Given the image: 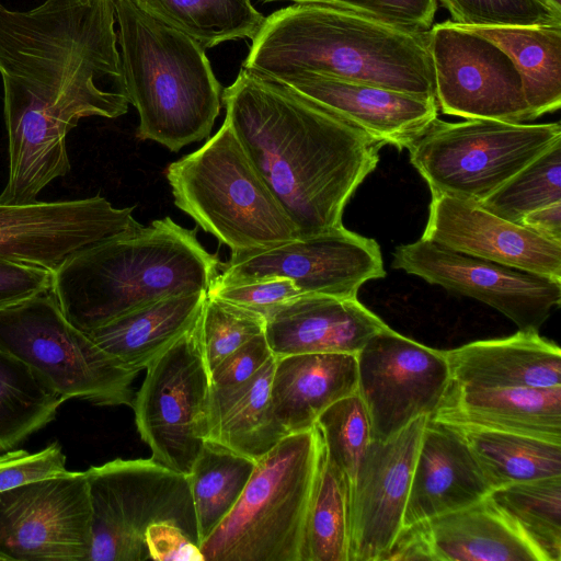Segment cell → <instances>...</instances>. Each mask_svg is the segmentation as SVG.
I'll use <instances>...</instances> for the list:
<instances>
[{
  "mask_svg": "<svg viewBox=\"0 0 561 561\" xmlns=\"http://www.w3.org/2000/svg\"><path fill=\"white\" fill-rule=\"evenodd\" d=\"M264 329L265 318L261 313L207 294L198 331L209 374L233 351L264 333Z\"/></svg>",
  "mask_w": 561,
  "mask_h": 561,
  "instance_id": "74e56055",
  "label": "cell"
},
{
  "mask_svg": "<svg viewBox=\"0 0 561 561\" xmlns=\"http://www.w3.org/2000/svg\"><path fill=\"white\" fill-rule=\"evenodd\" d=\"M325 458L344 472L351 483L371 442V423L358 391L328 407L317 419Z\"/></svg>",
  "mask_w": 561,
  "mask_h": 561,
  "instance_id": "8d00e7d4",
  "label": "cell"
},
{
  "mask_svg": "<svg viewBox=\"0 0 561 561\" xmlns=\"http://www.w3.org/2000/svg\"><path fill=\"white\" fill-rule=\"evenodd\" d=\"M520 225L543 238L561 243V203L548 205L527 214Z\"/></svg>",
  "mask_w": 561,
  "mask_h": 561,
  "instance_id": "7dc6e473",
  "label": "cell"
},
{
  "mask_svg": "<svg viewBox=\"0 0 561 561\" xmlns=\"http://www.w3.org/2000/svg\"><path fill=\"white\" fill-rule=\"evenodd\" d=\"M325 449L313 427L286 435L255 461L238 502L201 543L204 561H305L310 503Z\"/></svg>",
  "mask_w": 561,
  "mask_h": 561,
  "instance_id": "8992f818",
  "label": "cell"
},
{
  "mask_svg": "<svg viewBox=\"0 0 561 561\" xmlns=\"http://www.w3.org/2000/svg\"><path fill=\"white\" fill-rule=\"evenodd\" d=\"M134 208H116L102 196L0 204V260L55 273L73 254L141 228Z\"/></svg>",
  "mask_w": 561,
  "mask_h": 561,
  "instance_id": "e0dca14e",
  "label": "cell"
},
{
  "mask_svg": "<svg viewBox=\"0 0 561 561\" xmlns=\"http://www.w3.org/2000/svg\"><path fill=\"white\" fill-rule=\"evenodd\" d=\"M450 427L467 443L493 490L561 476L559 443L480 427Z\"/></svg>",
  "mask_w": 561,
  "mask_h": 561,
  "instance_id": "f546056e",
  "label": "cell"
},
{
  "mask_svg": "<svg viewBox=\"0 0 561 561\" xmlns=\"http://www.w3.org/2000/svg\"><path fill=\"white\" fill-rule=\"evenodd\" d=\"M114 1L125 92L139 114L136 137L173 152L207 138L224 90L206 48L131 0Z\"/></svg>",
  "mask_w": 561,
  "mask_h": 561,
  "instance_id": "5b68a950",
  "label": "cell"
},
{
  "mask_svg": "<svg viewBox=\"0 0 561 561\" xmlns=\"http://www.w3.org/2000/svg\"><path fill=\"white\" fill-rule=\"evenodd\" d=\"M139 9L191 36L205 48L253 38L264 16L251 0H131Z\"/></svg>",
  "mask_w": 561,
  "mask_h": 561,
  "instance_id": "4dcf8cb0",
  "label": "cell"
},
{
  "mask_svg": "<svg viewBox=\"0 0 561 561\" xmlns=\"http://www.w3.org/2000/svg\"><path fill=\"white\" fill-rule=\"evenodd\" d=\"M145 542L149 560L199 561L201 549L181 527L172 523H156L146 530Z\"/></svg>",
  "mask_w": 561,
  "mask_h": 561,
  "instance_id": "f6af8a7d",
  "label": "cell"
},
{
  "mask_svg": "<svg viewBox=\"0 0 561 561\" xmlns=\"http://www.w3.org/2000/svg\"><path fill=\"white\" fill-rule=\"evenodd\" d=\"M329 5L415 32H426L433 23L437 0H262Z\"/></svg>",
  "mask_w": 561,
  "mask_h": 561,
  "instance_id": "ab89813d",
  "label": "cell"
},
{
  "mask_svg": "<svg viewBox=\"0 0 561 561\" xmlns=\"http://www.w3.org/2000/svg\"><path fill=\"white\" fill-rule=\"evenodd\" d=\"M65 401L28 365L0 348V451L46 426Z\"/></svg>",
  "mask_w": 561,
  "mask_h": 561,
  "instance_id": "1f68e13d",
  "label": "cell"
},
{
  "mask_svg": "<svg viewBox=\"0 0 561 561\" xmlns=\"http://www.w3.org/2000/svg\"><path fill=\"white\" fill-rule=\"evenodd\" d=\"M146 370L131 404L137 431L153 460L187 476L209 432L211 383L198 320Z\"/></svg>",
  "mask_w": 561,
  "mask_h": 561,
  "instance_id": "8fae6325",
  "label": "cell"
},
{
  "mask_svg": "<svg viewBox=\"0 0 561 561\" xmlns=\"http://www.w3.org/2000/svg\"><path fill=\"white\" fill-rule=\"evenodd\" d=\"M430 416L371 439L351 483L348 561H380L403 527L416 454Z\"/></svg>",
  "mask_w": 561,
  "mask_h": 561,
  "instance_id": "ac0fdd59",
  "label": "cell"
},
{
  "mask_svg": "<svg viewBox=\"0 0 561 561\" xmlns=\"http://www.w3.org/2000/svg\"><path fill=\"white\" fill-rule=\"evenodd\" d=\"M351 481L324 458L310 503L305 561H348Z\"/></svg>",
  "mask_w": 561,
  "mask_h": 561,
  "instance_id": "e575fe53",
  "label": "cell"
},
{
  "mask_svg": "<svg viewBox=\"0 0 561 561\" xmlns=\"http://www.w3.org/2000/svg\"><path fill=\"white\" fill-rule=\"evenodd\" d=\"M385 276L377 241L350 231L342 225L312 237L230 256L211 284L285 277L301 294L356 298L364 283Z\"/></svg>",
  "mask_w": 561,
  "mask_h": 561,
  "instance_id": "5bb4252c",
  "label": "cell"
},
{
  "mask_svg": "<svg viewBox=\"0 0 561 561\" xmlns=\"http://www.w3.org/2000/svg\"><path fill=\"white\" fill-rule=\"evenodd\" d=\"M272 356L265 334L254 336L210 371L211 387H228L250 379Z\"/></svg>",
  "mask_w": 561,
  "mask_h": 561,
  "instance_id": "ee69618b",
  "label": "cell"
},
{
  "mask_svg": "<svg viewBox=\"0 0 561 561\" xmlns=\"http://www.w3.org/2000/svg\"><path fill=\"white\" fill-rule=\"evenodd\" d=\"M54 273L47 268L0 260V310L53 289Z\"/></svg>",
  "mask_w": 561,
  "mask_h": 561,
  "instance_id": "7bdbcfd3",
  "label": "cell"
},
{
  "mask_svg": "<svg viewBox=\"0 0 561 561\" xmlns=\"http://www.w3.org/2000/svg\"><path fill=\"white\" fill-rule=\"evenodd\" d=\"M561 203V140L524 167L480 205L491 214L520 225L529 213Z\"/></svg>",
  "mask_w": 561,
  "mask_h": 561,
  "instance_id": "d590c367",
  "label": "cell"
},
{
  "mask_svg": "<svg viewBox=\"0 0 561 561\" xmlns=\"http://www.w3.org/2000/svg\"><path fill=\"white\" fill-rule=\"evenodd\" d=\"M226 121L299 238L342 226L385 142L287 85L242 68L222 91Z\"/></svg>",
  "mask_w": 561,
  "mask_h": 561,
  "instance_id": "6da1fadb",
  "label": "cell"
},
{
  "mask_svg": "<svg viewBox=\"0 0 561 561\" xmlns=\"http://www.w3.org/2000/svg\"><path fill=\"white\" fill-rule=\"evenodd\" d=\"M219 266L195 229L164 217L73 254L54 273L51 290L87 333L161 298L208 291Z\"/></svg>",
  "mask_w": 561,
  "mask_h": 561,
  "instance_id": "277c9868",
  "label": "cell"
},
{
  "mask_svg": "<svg viewBox=\"0 0 561 561\" xmlns=\"http://www.w3.org/2000/svg\"><path fill=\"white\" fill-rule=\"evenodd\" d=\"M435 561L425 522L403 526L380 561Z\"/></svg>",
  "mask_w": 561,
  "mask_h": 561,
  "instance_id": "bcb514c9",
  "label": "cell"
},
{
  "mask_svg": "<svg viewBox=\"0 0 561 561\" xmlns=\"http://www.w3.org/2000/svg\"><path fill=\"white\" fill-rule=\"evenodd\" d=\"M274 364L272 356L250 379L233 386L211 387L206 440L255 462L288 435L272 408Z\"/></svg>",
  "mask_w": 561,
  "mask_h": 561,
  "instance_id": "83f0119b",
  "label": "cell"
},
{
  "mask_svg": "<svg viewBox=\"0 0 561 561\" xmlns=\"http://www.w3.org/2000/svg\"><path fill=\"white\" fill-rule=\"evenodd\" d=\"M275 81L399 150L407 149L437 118L435 98L310 73Z\"/></svg>",
  "mask_w": 561,
  "mask_h": 561,
  "instance_id": "ffe728a7",
  "label": "cell"
},
{
  "mask_svg": "<svg viewBox=\"0 0 561 561\" xmlns=\"http://www.w3.org/2000/svg\"><path fill=\"white\" fill-rule=\"evenodd\" d=\"M391 266L484 302L522 331H537L561 302V280L456 252L421 238L396 248Z\"/></svg>",
  "mask_w": 561,
  "mask_h": 561,
  "instance_id": "2e32d148",
  "label": "cell"
},
{
  "mask_svg": "<svg viewBox=\"0 0 561 561\" xmlns=\"http://www.w3.org/2000/svg\"><path fill=\"white\" fill-rule=\"evenodd\" d=\"M207 294L261 313L264 318L275 307L301 295L295 284L285 277L226 285L211 284Z\"/></svg>",
  "mask_w": 561,
  "mask_h": 561,
  "instance_id": "60d3db41",
  "label": "cell"
},
{
  "mask_svg": "<svg viewBox=\"0 0 561 561\" xmlns=\"http://www.w3.org/2000/svg\"><path fill=\"white\" fill-rule=\"evenodd\" d=\"M255 462L206 440L187 474L201 543L230 513L245 488Z\"/></svg>",
  "mask_w": 561,
  "mask_h": 561,
  "instance_id": "d6a6232c",
  "label": "cell"
},
{
  "mask_svg": "<svg viewBox=\"0 0 561 561\" xmlns=\"http://www.w3.org/2000/svg\"><path fill=\"white\" fill-rule=\"evenodd\" d=\"M66 456L58 443L30 453L24 449L8 450L0 456V492L19 484L65 472Z\"/></svg>",
  "mask_w": 561,
  "mask_h": 561,
  "instance_id": "b9f144b4",
  "label": "cell"
},
{
  "mask_svg": "<svg viewBox=\"0 0 561 561\" xmlns=\"http://www.w3.org/2000/svg\"><path fill=\"white\" fill-rule=\"evenodd\" d=\"M358 393L371 439L385 440L440 403L450 374L444 351L408 339L388 325L356 354Z\"/></svg>",
  "mask_w": 561,
  "mask_h": 561,
  "instance_id": "9a60e30c",
  "label": "cell"
},
{
  "mask_svg": "<svg viewBox=\"0 0 561 561\" xmlns=\"http://www.w3.org/2000/svg\"><path fill=\"white\" fill-rule=\"evenodd\" d=\"M0 348L28 365L66 401L133 404L131 385L139 371L73 325L53 290L0 310Z\"/></svg>",
  "mask_w": 561,
  "mask_h": 561,
  "instance_id": "ba28073f",
  "label": "cell"
},
{
  "mask_svg": "<svg viewBox=\"0 0 561 561\" xmlns=\"http://www.w3.org/2000/svg\"><path fill=\"white\" fill-rule=\"evenodd\" d=\"M357 390L355 354L275 357L271 401L274 415L287 434L313 427L328 407Z\"/></svg>",
  "mask_w": 561,
  "mask_h": 561,
  "instance_id": "d4e9b609",
  "label": "cell"
},
{
  "mask_svg": "<svg viewBox=\"0 0 561 561\" xmlns=\"http://www.w3.org/2000/svg\"><path fill=\"white\" fill-rule=\"evenodd\" d=\"M387 324L356 298L301 294L272 309L264 334L274 357L357 354Z\"/></svg>",
  "mask_w": 561,
  "mask_h": 561,
  "instance_id": "44dd1931",
  "label": "cell"
},
{
  "mask_svg": "<svg viewBox=\"0 0 561 561\" xmlns=\"http://www.w3.org/2000/svg\"><path fill=\"white\" fill-rule=\"evenodd\" d=\"M492 490L460 434L428 419L414 462L403 526L471 505Z\"/></svg>",
  "mask_w": 561,
  "mask_h": 561,
  "instance_id": "7402d4cb",
  "label": "cell"
},
{
  "mask_svg": "<svg viewBox=\"0 0 561 561\" xmlns=\"http://www.w3.org/2000/svg\"><path fill=\"white\" fill-rule=\"evenodd\" d=\"M426 32L294 3L264 19L242 68L273 80L310 73L435 98Z\"/></svg>",
  "mask_w": 561,
  "mask_h": 561,
  "instance_id": "3957f363",
  "label": "cell"
},
{
  "mask_svg": "<svg viewBox=\"0 0 561 561\" xmlns=\"http://www.w3.org/2000/svg\"><path fill=\"white\" fill-rule=\"evenodd\" d=\"M461 26H561L548 0H439Z\"/></svg>",
  "mask_w": 561,
  "mask_h": 561,
  "instance_id": "f35d334b",
  "label": "cell"
},
{
  "mask_svg": "<svg viewBox=\"0 0 561 561\" xmlns=\"http://www.w3.org/2000/svg\"><path fill=\"white\" fill-rule=\"evenodd\" d=\"M165 178L175 206L226 244L230 256L299 238L226 119L201 148L170 163Z\"/></svg>",
  "mask_w": 561,
  "mask_h": 561,
  "instance_id": "52a82bcc",
  "label": "cell"
},
{
  "mask_svg": "<svg viewBox=\"0 0 561 561\" xmlns=\"http://www.w3.org/2000/svg\"><path fill=\"white\" fill-rule=\"evenodd\" d=\"M559 140V122L436 118L407 149L432 193L480 204Z\"/></svg>",
  "mask_w": 561,
  "mask_h": 561,
  "instance_id": "9c48e42d",
  "label": "cell"
},
{
  "mask_svg": "<svg viewBox=\"0 0 561 561\" xmlns=\"http://www.w3.org/2000/svg\"><path fill=\"white\" fill-rule=\"evenodd\" d=\"M450 382L484 388L561 386V350L537 331L482 340L444 351Z\"/></svg>",
  "mask_w": 561,
  "mask_h": 561,
  "instance_id": "cb8c5ba5",
  "label": "cell"
},
{
  "mask_svg": "<svg viewBox=\"0 0 561 561\" xmlns=\"http://www.w3.org/2000/svg\"><path fill=\"white\" fill-rule=\"evenodd\" d=\"M422 238L456 252L561 280V243L485 210L480 204L432 193Z\"/></svg>",
  "mask_w": 561,
  "mask_h": 561,
  "instance_id": "d6986e66",
  "label": "cell"
},
{
  "mask_svg": "<svg viewBox=\"0 0 561 561\" xmlns=\"http://www.w3.org/2000/svg\"><path fill=\"white\" fill-rule=\"evenodd\" d=\"M435 99L444 114L508 123L531 121L520 76L492 41L455 22L427 32Z\"/></svg>",
  "mask_w": 561,
  "mask_h": 561,
  "instance_id": "7c38bea8",
  "label": "cell"
},
{
  "mask_svg": "<svg viewBox=\"0 0 561 561\" xmlns=\"http://www.w3.org/2000/svg\"><path fill=\"white\" fill-rule=\"evenodd\" d=\"M206 296L207 291L168 296L87 333L123 365L140 371L194 327Z\"/></svg>",
  "mask_w": 561,
  "mask_h": 561,
  "instance_id": "484cf974",
  "label": "cell"
},
{
  "mask_svg": "<svg viewBox=\"0 0 561 561\" xmlns=\"http://www.w3.org/2000/svg\"><path fill=\"white\" fill-rule=\"evenodd\" d=\"M92 508L88 561L149 560L146 530L172 523L198 543L188 478L152 458L114 459L84 471Z\"/></svg>",
  "mask_w": 561,
  "mask_h": 561,
  "instance_id": "30bf717a",
  "label": "cell"
},
{
  "mask_svg": "<svg viewBox=\"0 0 561 561\" xmlns=\"http://www.w3.org/2000/svg\"><path fill=\"white\" fill-rule=\"evenodd\" d=\"M492 41L514 62L531 121L561 105V26H463Z\"/></svg>",
  "mask_w": 561,
  "mask_h": 561,
  "instance_id": "f1b7e54d",
  "label": "cell"
},
{
  "mask_svg": "<svg viewBox=\"0 0 561 561\" xmlns=\"http://www.w3.org/2000/svg\"><path fill=\"white\" fill-rule=\"evenodd\" d=\"M114 0H45L28 11L0 4L3 114L49 107L79 123L128 112Z\"/></svg>",
  "mask_w": 561,
  "mask_h": 561,
  "instance_id": "7a4b0ae2",
  "label": "cell"
},
{
  "mask_svg": "<svg viewBox=\"0 0 561 561\" xmlns=\"http://www.w3.org/2000/svg\"><path fill=\"white\" fill-rule=\"evenodd\" d=\"M488 496L542 561L561 560V476L505 485Z\"/></svg>",
  "mask_w": 561,
  "mask_h": 561,
  "instance_id": "836d02e7",
  "label": "cell"
},
{
  "mask_svg": "<svg viewBox=\"0 0 561 561\" xmlns=\"http://www.w3.org/2000/svg\"><path fill=\"white\" fill-rule=\"evenodd\" d=\"M428 419L449 426L511 432L561 444V386L484 388L450 382Z\"/></svg>",
  "mask_w": 561,
  "mask_h": 561,
  "instance_id": "603a6c76",
  "label": "cell"
},
{
  "mask_svg": "<svg viewBox=\"0 0 561 561\" xmlns=\"http://www.w3.org/2000/svg\"><path fill=\"white\" fill-rule=\"evenodd\" d=\"M424 522L435 561H542L489 496Z\"/></svg>",
  "mask_w": 561,
  "mask_h": 561,
  "instance_id": "4316f807",
  "label": "cell"
},
{
  "mask_svg": "<svg viewBox=\"0 0 561 561\" xmlns=\"http://www.w3.org/2000/svg\"><path fill=\"white\" fill-rule=\"evenodd\" d=\"M92 508L84 471L0 492V560L88 561Z\"/></svg>",
  "mask_w": 561,
  "mask_h": 561,
  "instance_id": "4fadbf2b",
  "label": "cell"
},
{
  "mask_svg": "<svg viewBox=\"0 0 561 561\" xmlns=\"http://www.w3.org/2000/svg\"><path fill=\"white\" fill-rule=\"evenodd\" d=\"M550 3H552L556 8L561 9V0H548Z\"/></svg>",
  "mask_w": 561,
  "mask_h": 561,
  "instance_id": "c3c4849f",
  "label": "cell"
}]
</instances>
